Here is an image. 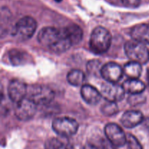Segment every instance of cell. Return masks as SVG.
<instances>
[{
    "instance_id": "484cf974",
    "label": "cell",
    "mask_w": 149,
    "mask_h": 149,
    "mask_svg": "<svg viewBox=\"0 0 149 149\" xmlns=\"http://www.w3.org/2000/svg\"><path fill=\"white\" fill-rule=\"evenodd\" d=\"M55 1H57V2H60V1H61L62 0H55Z\"/></svg>"
},
{
    "instance_id": "d6986e66",
    "label": "cell",
    "mask_w": 149,
    "mask_h": 149,
    "mask_svg": "<svg viewBox=\"0 0 149 149\" xmlns=\"http://www.w3.org/2000/svg\"><path fill=\"white\" fill-rule=\"evenodd\" d=\"M85 79L84 74L80 70L74 69L68 72L67 75V80L71 85L78 87L83 84Z\"/></svg>"
},
{
    "instance_id": "2e32d148",
    "label": "cell",
    "mask_w": 149,
    "mask_h": 149,
    "mask_svg": "<svg viewBox=\"0 0 149 149\" xmlns=\"http://www.w3.org/2000/svg\"><path fill=\"white\" fill-rule=\"evenodd\" d=\"M122 87L125 90V93L130 95H140L145 90L146 85L143 81L138 79H128L124 82Z\"/></svg>"
},
{
    "instance_id": "5bb4252c",
    "label": "cell",
    "mask_w": 149,
    "mask_h": 149,
    "mask_svg": "<svg viewBox=\"0 0 149 149\" xmlns=\"http://www.w3.org/2000/svg\"><path fill=\"white\" fill-rule=\"evenodd\" d=\"M130 35L133 40L149 45V23L136 25L131 30Z\"/></svg>"
},
{
    "instance_id": "7a4b0ae2",
    "label": "cell",
    "mask_w": 149,
    "mask_h": 149,
    "mask_svg": "<svg viewBox=\"0 0 149 149\" xmlns=\"http://www.w3.org/2000/svg\"><path fill=\"white\" fill-rule=\"evenodd\" d=\"M111 44V34L109 30L99 26L92 32L90 39V48L97 55L103 54L109 50Z\"/></svg>"
},
{
    "instance_id": "9a60e30c",
    "label": "cell",
    "mask_w": 149,
    "mask_h": 149,
    "mask_svg": "<svg viewBox=\"0 0 149 149\" xmlns=\"http://www.w3.org/2000/svg\"><path fill=\"white\" fill-rule=\"evenodd\" d=\"M63 31L72 46L77 45L82 40L83 31L78 25H68L64 28Z\"/></svg>"
},
{
    "instance_id": "e0dca14e",
    "label": "cell",
    "mask_w": 149,
    "mask_h": 149,
    "mask_svg": "<svg viewBox=\"0 0 149 149\" xmlns=\"http://www.w3.org/2000/svg\"><path fill=\"white\" fill-rule=\"evenodd\" d=\"M124 74L128 77V79H138L142 72L141 64L138 63L131 62L125 64L123 68Z\"/></svg>"
},
{
    "instance_id": "d4e9b609",
    "label": "cell",
    "mask_w": 149,
    "mask_h": 149,
    "mask_svg": "<svg viewBox=\"0 0 149 149\" xmlns=\"http://www.w3.org/2000/svg\"><path fill=\"white\" fill-rule=\"evenodd\" d=\"M81 149H100L95 144L93 143H87L84 145Z\"/></svg>"
},
{
    "instance_id": "6da1fadb",
    "label": "cell",
    "mask_w": 149,
    "mask_h": 149,
    "mask_svg": "<svg viewBox=\"0 0 149 149\" xmlns=\"http://www.w3.org/2000/svg\"><path fill=\"white\" fill-rule=\"evenodd\" d=\"M37 39L42 46L58 53L65 52L72 46L63 29L54 27L43 28L38 33Z\"/></svg>"
},
{
    "instance_id": "52a82bcc",
    "label": "cell",
    "mask_w": 149,
    "mask_h": 149,
    "mask_svg": "<svg viewBox=\"0 0 149 149\" xmlns=\"http://www.w3.org/2000/svg\"><path fill=\"white\" fill-rule=\"evenodd\" d=\"M106 139L115 147H122L127 144V136L123 130L118 125L109 123L104 128Z\"/></svg>"
},
{
    "instance_id": "277c9868",
    "label": "cell",
    "mask_w": 149,
    "mask_h": 149,
    "mask_svg": "<svg viewBox=\"0 0 149 149\" xmlns=\"http://www.w3.org/2000/svg\"><path fill=\"white\" fill-rule=\"evenodd\" d=\"M37 24L33 17L26 16L20 18L14 28L13 34L16 39L26 41L32 37L36 31Z\"/></svg>"
},
{
    "instance_id": "7c38bea8",
    "label": "cell",
    "mask_w": 149,
    "mask_h": 149,
    "mask_svg": "<svg viewBox=\"0 0 149 149\" xmlns=\"http://www.w3.org/2000/svg\"><path fill=\"white\" fill-rule=\"evenodd\" d=\"M81 95L83 100L90 105L97 104L102 97L101 93L90 84H84L81 87Z\"/></svg>"
},
{
    "instance_id": "8992f818",
    "label": "cell",
    "mask_w": 149,
    "mask_h": 149,
    "mask_svg": "<svg viewBox=\"0 0 149 149\" xmlns=\"http://www.w3.org/2000/svg\"><path fill=\"white\" fill-rule=\"evenodd\" d=\"M29 97L36 105H46L50 103L54 98L53 91L49 87L44 85H35L28 90Z\"/></svg>"
},
{
    "instance_id": "30bf717a",
    "label": "cell",
    "mask_w": 149,
    "mask_h": 149,
    "mask_svg": "<svg viewBox=\"0 0 149 149\" xmlns=\"http://www.w3.org/2000/svg\"><path fill=\"white\" fill-rule=\"evenodd\" d=\"M28 90L27 86L23 81L18 79H13L9 84L7 93L12 101L18 103L26 98Z\"/></svg>"
},
{
    "instance_id": "44dd1931",
    "label": "cell",
    "mask_w": 149,
    "mask_h": 149,
    "mask_svg": "<svg viewBox=\"0 0 149 149\" xmlns=\"http://www.w3.org/2000/svg\"><path fill=\"white\" fill-rule=\"evenodd\" d=\"M101 111L106 116H113L118 112V106L116 103L107 101V103H104L102 106Z\"/></svg>"
},
{
    "instance_id": "3957f363",
    "label": "cell",
    "mask_w": 149,
    "mask_h": 149,
    "mask_svg": "<svg viewBox=\"0 0 149 149\" xmlns=\"http://www.w3.org/2000/svg\"><path fill=\"white\" fill-rule=\"evenodd\" d=\"M125 52L131 61L146 64L149 61V49L145 44L135 40L128 41L125 45Z\"/></svg>"
},
{
    "instance_id": "cb8c5ba5",
    "label": "cell",
    "mask_w": 149,
    "mask_h": 149,
    "mask_svg": "<svg viewBox=\"0 0 149 149\" xmlns=\"http://www.w3.org/2000/svg\"><path fill=\"white\" fill-rule=\"evenodd\" d=\"M99 63H98L97 61H92L91 62H90L88 63V70L89 71H91V72L94 73V74H95L96 71H97V72H100V71H98V70H101V68H99Z\"/></svg>"
},
{
    "instance_id": "ffe728a7",
    "label": "cell",
    "mask_w": 149,
    "mask_h": 149,
    "mask_svg": "<svg viewBox=\"0 0 149 149\" xmlns=\"http://www.w3.org/2000/svg\"><path fill=\"white\" fill-rule=\"evenodd\" d=\"M9 58L13 65H19L27 62L29 55L23 51L19 49H12L9 53Z\"/></svg>"
},
{
    "instance_id": "4fadbf2b",
    "label": "cell",
    "mask_w": 149,
    "mask_h": 149,
    "mask_svg": "<svg viewBox=\"0 0 149 149\" xmlns=\"http://www.w3.org/2000/svg\"><path fill=\"white\" fill-rule=\"evenodd\" d=\"M143 120V115L138 111H128L121 118L122 125L126 128H134L139 125Z\"/></svg>"
},
{
    "instance_id": "ba28073f",
    "label": "cell",
    "mask_w": 149,
    "mask_h": 149,
    "mask_svg": "<svg viewBox=\"0 0 149 149\" xmlns=\"http://www.w3.org/2000/svg\"><path fill=\"white\" fill-rule=\"evenodd\" d=\"M102 96L107 101L116 103L121 101L125 97V90L122 86L116 83L106 82L101 86Z\"/></svg>"
},
{
    "instance_id": "ac0fdd59",
    "label": "cell",
    "mask_w": 149,
    "mask_h": 149,
    "mask_svg": "<svg viewBox=\"0 0 149 149\" xmlns=\"http://www.w3.org/2000/svg\"><path fill=\"white\" fill-rule=\"evenodd\" d=\"M45 149H75L68 141L59 138H49L45 142Z\"/></svg>"
},
{
    "instance_id": "603a6c76",
    "label": "cell",
    "mask_w": 149,
    "mask_h": 149,
    "mask_svg": "<svg viewBox=\"0 0 149 149\" xmlns=\"http://www.w3.org/2000/svg\"><path fill=\"white\" fill-rule=\"evenodd\" d=\"M122 3L130 8H136L141 4V0H122Z\"/></svg>"
},
{
    "instance_id": "8fae6325",
    "label": "cell",
    "mask_w": 149,
    "mask_h": 149,
    "mask_svg": "<svg viewBox=\"0 0 149 149\" xmlns=\"http://www.w3.org/2000/svg\"><path fill=\"white\" fill-rule=\"evenodd\" d=\"M123 74V68L116 63H108L100 70V75L107 82L117 83Z\"/></svg>"
},
{
    "instance_id": "9c48e42d",
    "label": "cell",
    "mask_w": 149,
    "mask_h": 149,
    "mask_svg": "<svg viewBox=\"0 0 149 149\" xmlns=\"http://www.w3.org/2000/svg\"><path fill=\"white\" fill-rule=\"evenodd\" d=\"M36 111V105L31 100L26 97L20 103H17L15 113L19 120L26 122L32 119Z\"/></svg>"
},
{
    "instance_id": "5b68a950",
    "label": "cell",
    "mask_w": 149,
    "mask_h": 149,
    "mask_svg": "<svg viewBox=\"0 0 149 149\" xmlns=\"http://www.w3.org/2000/svg\"><path fill=\"white\" fill-rule=\"evenodd\" d=\"M52 127L58 135L63 138H68L77 133L79 124L72 118L61 117L57 118L52 122Z\"/></svg>"
},
{
    "instance_id": "7402d4cb",
    "label": "cell",
    "mask_w": 149,
    "mask_h": 149,
    "mask_svg": "<svg viewBox=\"0 0 149 149\" xmlns=\"http://www.w3.org/2000/svg\"><path fill=\"white\" fill-rule=\"evenodd\" d=\"M127 145L129 149H143L136 137L131 134L127 136Z\"/></svg>"
}]
</instances>
